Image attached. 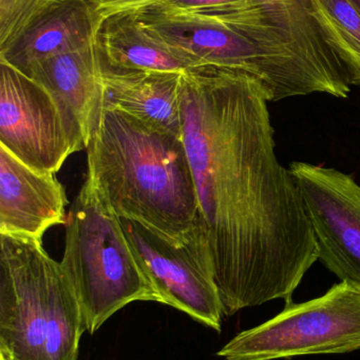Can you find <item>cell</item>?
Returning <instances> with one entry per match:
<instances>
[{"label": "cell", "instance_id": "6da1fadb", "mask_svg": "<svg viewBox=\"0 0 360 360\" xmlns=\"http://www.w3.org/2000/svg\"><path fill=\"white\" fill-rule=\"evenodd\" d=\"M268 103L261 80L243 70L182 73V139L225 317L291 302L318 260L299 186L277 158Z\"/></svg>", "mask_w": 360, "mask_h": 360}, {"label": "cell", "instance_id": "7a4b0ae2", "mask_svg": "<svg viewBox=\"0 0 360 360\" xmlns=\"http://www.w3.org/2000/svg\"><path fill=\"white\" fill-rule=\"evenodd\" d=\"M87 152L86 179L118 217L173 240L200 224L196 184L180 135L103 105Z\"/></svg>", "mask_w": 360, "mask_h": 360}, {"label": "cell", "instance_id": "3957f363", "mask_svg": "<svg viewBox=\"0 0 360 360\" xmlns=\"http://www.w3.org/2000/svg\"><path fill=\"white\" fill-rule=\"evenodd\" d=\"M85 331L75 293L42 241L0 234V359L77 360Z\"/></svg>", "mask_w": 360, "mask_h": 360}, {"label": "cell", "instance_id": "277c9868", "mask_svg": "<svg viewBox=\"0 0 360 360\" xmlns=\"http://www.w3.org/2000/svg\"><path fill=\"white\" fill-rule=\"evenodd\" d=\"M61 264L91 335L131 302L161 304L127 240L120 217L87 179L70 207Z\"/></svg>", "mask_w": 360, "mask_h": 360}, {"label": "cell", "instance_id": "5b68a950", "mask_svg": "<svg viewBox=\"0 0 360 360\" xmlns=\"http://www.w3.org/2000/svg\"><path fill=\"white\" fill-rule=\"evenodd\" d=\"M360 350V287L340 281L321 297L287 302L283 312L241 332L218 356L225 360H277Z\"/></svg>", "mask_w": 360, "mask_h": 360}, {"label": "cell", "instance_id": "8992f818", "mask_svg": "<svg viewBox=\"0 0 360 360\" xmlns=\"http://www.w3.org/2000/svg\"><path fill=\"white\" fill-rule=\"evenodd\" d=\"M257 42L299 74L315 93L347 98L348 71L323 37L311 0H247L244 6L200 11Z\"/></svg>", "mask_w": 360, "mask_h": 360}, {"label": "cell", "instance_id": "52a82bcc", "mask_svg": "<svg viewBox=\"0 0 360 360\" xmlns=\"http://www.w3.org/2000/svg\"><path fill=\"white\" fill-rule=\"evenodd\" d=\"M133 11L150 34L190 57L197 65L232 68L253 74L270 93L271 101L315 93L289 65L215 17L154 6Z\"/></svg>", "mask_w": 360, "mask_h": 360}, {"label": "cell", "instance_id": "ba28073f", "mask_svg": "<svg viewBox=\"0 0 360 360\" xmlns=\"http://www.w3.org/2000/svg\"><path fill=\"white\" fill-rule=\"evenodd\" d=\"M120 221L161 304L221 332L223 307L203 219L181 240L167 238L135 220L120 218Z\"/></svg>", "mask_w": 360, "mask_h": 360}, {"label": "cell", "instance_id": "9c48e42d", "mask_svg": "<svg viewBox=\"0 0 360 360\" xmlns=\"http://www.w3.org/2000/svg\"><path fill=\"white\" fill-rule=\"evenodd\" d=\"M290 171L299 186L314 230L318 260L340 281L360 287V186L333 168L294 162Z\"/></svg>", "mask_w": 360, "mask_h": 360}, {"label": "cell", "instance_id": "30bf717a", "mask_svg": "<svg viewBox=\"0 0 360 360\" xmlns=\"http://www.w3.org/2000/svg\"><path fill=\"white\" fill-rule=\"evenodd\" d=\"M0 147L30 168L56 173L75 152L48 91L0 61Z\"/></svg>", "mask_w": 360, "mask_h": 360}, {"label": "cell", "instance_id": "8fae6325", "mask_svg": "<svg viewBox=\"0 0 360 360\" xmlns=\"http://www.w3.org/2000/svg\"><path fill=\"white\" fill-rule=\"evenodd\" d=\"M104 18L95 0H37L0 44V61L25 74L36 61L90 48Z\"/></svg>", "mask_w": 360, "mask_h": 360}, {"label": "cell", "instance_id": "7c38bea8", "mask_svg": "<svg viewBox=\"0 0 360 360\" xmlns=\"http://www.w3.org/2000/svg\"><path fill=\"white\" fill-rule=\"evenodd\" d=\"M25 75L54 99L75 152L87 149L103 110L95 46L36 61Z\"/></svg>", "mask_w": 360, "mask_h": 360}, {"label": "cell", "instance_id": "4fadbf2b", "mask_svg": "<svg viewBox=\"0 0 360 360\" xmlns=\"http://www.w3.org/2000/svg\"><path fill=\"white\" fill-rule=\"evenodd\" d=\"M66 190L54 173L30 168L0 147V234L42 241L67 224Z\"/></svg>", "mask_w": 360, "mask_h": 360}, {"label": "cell", "instance_id": "5bb4252c", "mask_svg": "<svg viewBox=\"0 0 360 360\" xmlns=\"http://www.w3.org/2000/svg\"><path fill=\"white\" fill-rule=\"evenodd\" d=\"M181 77L178 72L114 69L99 61L103 105L122 110L180 136Z\"/></svg>", "mask_w": 360, "mask_h": 360}, {"label": "cell", "instance_id": "9a60e30c", "mask_svg": "<svg viewBox=\"0 0 360 360\" xmlns=\"http://www.w3.org/2000/svg\"><path fill=\"white\" fill-rule=\"evenodd\" d=\"M94 46L99 63L114 69L183 73L197 67L190 57L150 34L135 11L105 16Z\"/></svg>", "mask_w": 360, "mask_h": 360}, {"label": "cell", "instance_id": "2e32d148", "mask_svg": "<svg viewBox=\"0 0 360 360\" xmlns=\"http://www.w3.org/2000/svg\"><path fill=\"white\" fill-rule=\"evenodd\" d=\"M323 37L340 59L352 86H360V15L348 0H311Z\"/></svg>", "mask_w": 360, "mask_h": 360}, {"label": "cell", "instance_id": "e0dca14e", "mask_svg": "<svg viewBox=\"0 0 360 360\" xmlns=\"http://www.w3.org/2000/svg\"><path fill=\"white\" fill-rule=\"evenodd\" d=\"M37 0H0V44L6 41Z\"/></svg>", "mask_w": 360, "mask_h": 360}, {"label": "cell", "instance_id": "ac0fdd59", "mask_svg": "<svg viewBox=\"0 0 360 360\" xmlns=\"http://www.w3.org/2000/svg\"><path fill=\"white\" fill-rule=\"evenodd\" d=\"M247 0H159L151 6L164 10L200 12L244 6Z\"/></svg>", "mask_w": 360, "mask_h": 360}, {"label": "cell", "instance_id": "d6986e66", "mask_svg": "<svg viewBox=\"0 0 360 360\" xmlns=\"http://www.w3.org/2000/svg\"><path fill=\"white\" fill-rule=\"evenodd\" d=\"M105 16L113 13L133 11L156 4L159 0H95Z\"/></svg>", "mask_w": 360, "mask_h": 360}, {"label": "cell", "instance_id": "ffe728a7", "mask_svg": "<svg viewBox=\"0 0 360 360\" xmlns=\"http://www.w3.org/2000/svg\"><path fill=\"white\" fill-rule=\"evenodd\" d=\"M348 1L349 4H350L360 15V0H348Z\"/></svg>", "mask_w": 360, "mask_h": 360}, {"label": "cell", "instance_id": "44dd1931", "mask_svg": "<svg viewBox=\"0 0 360 360\" xmlns=\"http://www.w3.org/2000/svg\"><path fill=\"white\" fill-rule=\"evenodd\" d=\"M0 360H2V359H0Z\"/></svg>", "mask_w": 360, "mask_h": 360}]
</instances>
